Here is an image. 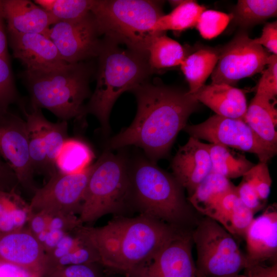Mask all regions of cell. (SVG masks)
I'll use <instances>...</instances> for the list:
<instances>
[{
	"label": "cell",
	"mask_w": 277,
	"mask_h": 277,
	"mask_svg": "<svg viewBox=\"0 0 277 277\" xmlns=\"http://www.w3.org/2000/svg\"><path fill=\"white\" fill-rule=\"evenodd\" d=\"M242 177L254 188L260 199L265 202L270 195L272 183L267 163L259 162Z\"/></svg>",
	"instance_id": "d590c367"
},
{
	"label": "cell",
	"mask_w": 277,
	"mask_h": 277,
	"mask_svg": "<svg viewBox=\"0 0 277 277\" xmlns=\"http://www.w3.org/2000/svg\"><path fill=\"white\" fill-rule=\"evenodd\" d=\"M232 18L231 13L205 10L200 16L195 27L204 38L210 39L223 32Z\"/></svg>",
	"instance_id": "d6a6232c"
},
{
	"label": "cell",
	"mask_w": 277,
	"mask_h": 277,
	"mask_svg": "<svg viewBox=\"0 0 277 277\" xmlns=\"http://www.w3.org/2000/svg\"><path fill=\"white\" fill-rule=\"evenodd\" d=\"M48 229L70 232L83 225L76 214L66 212L49 213Z\"/></svg>",
	"instance_id": "b9f144b4"
},
{
	"label": "cell",
	"mask_w": 277,
	"mask_h": 277,
	"mask_svg": "<svg viewBox=\"0 0 277 277\" xmlns=\"http://www.w3.org/2000/svg\"><path fill=\"white\" fill-rule=\"evenodd\" d=\"M191 236L196 250L197 277H238L247 267L235 238L210 217L200 221Z\"/></svg>",
	"instance_id": "ba28073f"
},
{
	"label": "cell",
	"mask_w": 277,
	"mask_h": 277,
	"mask_svg": "<svg viewBox=\"0 0 277 277\" xmlns=\"http://www.w3.org/2000/svg\"><path fill=\"white\" fill-rule=\"evenodd\" d=\"M78 228L67 233L51 251L46 254L45 270L57 260L75 250L84 242L85 239Z\"/></svg>",
	"instance_id": "f35d334b"
},
{
	"label": "cell",
	"mask_w": 277,
	"mask_h": 277,
	"mask_svg": "<svg viewBox=\"0 0 277 277\" xmlns=\"http://www.w3.org/2000/svg\"><path fill=\"white\" fill-rule=\"evenodd\" d=\"M192 95L218 115L245 119L247 104L242 89L225 84H211L203 85Z\"/></svg>",
	"instance_id": "ffe728a7"
},
{
	"label": "cell",
	"mask_w": 277,
	"mask_h": 277,
	"mask_svg": "<svg viewBox=\"0 0 277 277\" xmlns=\"http://www.w3.org/2000/svg\"><path fill=\"white\" fill-rule=\"evenodd\" d=\"M191 233L179 230L130 277H197Z\"/></svg>",
	"instance_id": "4fadbf2b"
},
{
	"label": "cell",
	"mask_w": 277,
	"mask_h": 277,
	"mask_svg": "<svg viewBox=\"0 0 277 277\" xmlns=\"http://www.w3.org/2000/svg\"><path fill=\"white\" fill-rule=\"evenodd\" d=\"M236 191L242 203L254 214L263 208L265 202L260 199L255 190L245 179L243 178L240 184L236 186Z\"/></svg>",
	"instance_id": "60d3db41"
},
{
	"label": "cell",
	"mask_w": 277,
	"mask_h": 277,
	"mask_svg": "<svg viewBox=\"0 0 277 277\" xmlns=\"http://www.w3.org/2000/svg\"><path fill=\"white\" fill-rule=\"evenodd\" d=\"M187 55L185 48L165 32L157 33L148 49V59L153 71L180 66Z\"/></svg>",
	"instance_id": "484cf974"
},
{
	"label": "cell",
	"mask_w": 277,
	"mask_h": 277,
	"mask_svg": "<svg viewBox=\"0 0 277 277\" xmlns=\"http://www.w3.org/2000/svg\"><path fill=\"white\" fill-rule=\"evenodd\" d=\"M244 270V275L238 277H277V263L270 265L261 263L247 267Z\"/></svg>",
	"instance_id": "7dc6e473"
},
{
	"label": "cell",
	"mask_w": 277,
	"mask_h": 277,
	"mask_svg": "<svg viewBox=\"0 0 277 277\" xmlns=\"http://www.w3.org/2000/svg\"><path fill=\"white\" fill-rule=\"evenodd\" d=\"M235 238L243 236L254 214L241 201L236 186L222 196L206 213Z\"/></svg>",
	"instance_id": "44dd1931"
},
{
	"label": "cell",
	"mask_w": 277,
	"mask_h": 277,
	"mask_svg": "<svg viewBox=\"0 0 277 277\" xmlns=\"http://www.w3.org/2000/svg\"><path fill=\"white\" fill-rule=\"evenodd\" d=\"M19 105L25 116L29 155L34 173L46 174L51 176L46 155V148L42 128V119L44 116L41 109L30 103L29 110L27 109L23 102Z\"/></svg>",
	"instance_id": "603a6c76"
},
{
	"label": "cell",
	"mask_w": 277,
	"mask_h": 277,
	"mask_svg": "<svg viewBox=\"0 0 277 277\" xmlns=\"http://www.w3.org/2000/svg\"><path fill=\"white\" fill-rule=\"evenodd\" d=\"M50 214L44 211L33 212L27 223V227L35 235L48 229Z\"/></svg>",
	"instance_id": "c3c4849f"
},
{
	"label": "cell",
	"mask_w": 277,
	"mask_h": 277,
	"mask_svg": "<svg viewBox=\"0 0 277 277\" xmlns=\"http://www.w3.org/2000/svg\"><path fill=\"white\" fill-rule=\"evenodd\" d=\"M105 38L98 55L96 86L85 113L94 115L103 129L109 130V117L117 98L126 91H132L148 81L153 71L148 55Z\"/></svg>",
	"instance_id": "3957f363"
},
{
	"label": "cell",
	"mask_w": 277,
	"mask_h": 277,
	"mask_svg": "<svg viewBox=\"0 0 277 277\" xmlns=\"http://www.w3.org/2000/svg\"><path fill=\"white\" fill-rule=\"evenodd\" d=\"M220 50L211 75V84L233 86L240 80L262 72L270 54L242 31Z\"/></svg>",
	"instance_id": "30bf717a"
},
{
	"label": "cell",
	"mask_w": 277,
	"mask_h": 277,
	"mask_svg": "<svg viewBox=\"0 0 277 277\" xmlns=\"http://www.w3.org/2000/svg\"><path fill=\"white\" fill-rule=\"evenodd\" d=\"M7 34L42 33L46 35L57 21L29 0H3Z\"/></svg>",
	"instance_id": "d6986e66"
},
{
	"label": "cell",
	"mask_w": 277,
	"mask_h": 277,
	"mask_svg": "<svg viewBox=\"0 0 277 277\" xmlns=\"http://www.w3.org/2000/svg\"><path fill=\"white\" fill-rule=\"evenodd\" d=\"M19 185L14 172L5 162L0 158V190L11 191L16 189Z\"/></svg>",
	"instance_id": "bcb514c9"
},
{
	"label": "cell",
	"mask_w": 277,
	"mask_h": 277,
	"mask_svg": "<svg viewBox=\"0 0 277 277\" xmlns=\"http://www.w3.org/2000/svg\"><path fill=\"white\" fill-rule=\"evenodd\" d=\"M33 211L16 191L0 190V233H7L26 227Z\"/></svg>",
	"instance_id": "d4e9b609"
},
{
	"label": "cell",
	"mask_w": 277,
	"mask_h": 277,
	"mask_svg": "<svg viewBox=\"0 0 277 277\" xmlns=\"http://www.w3.org/2000/svg\"><path fill=\"white\" fill-rule=\"evenodd\" d=\"M99 263L71 265L48 269L43 277H103L97 267Z\"/></svg>",
	"instance_id": "74e56055"
},
{
	"label": "cell",
	"mask_w": 277,
	"mask_h": 277,
	"mask_svg": "<svg viewBox=\"0 0 277 277\" xmlns=\"http://www.w3.org/2000/svg\"><path fill=\"white\" fill-rule=\"evenodd\" d=\"M130 201L143 214L176 228L192 217L183 187L173 176L149 160H140L130 170Z\"/></svg>",
	"instance_id": "8992f818"
},
{
	"label": "cell",
	"mask_w": 277,
	"mask_h": 277,
	"mask_svg": "<svg viewBox=\"0 0 277 277\" xmlns=\"http://www.w3.org/2000/svg\"><path fill=\"white\" fill-rule=\"evenodd\" d=\"M180 230L143 214L117 217L102 227L78 228L96 250L100 264L129 276Z\"/></svg>",
	"instance_id": "7a4b0ae2"
},
{
	"label": "cell",
	"mask_w": 277,
	"mask_h": 277,
	"mask_svg": "<svg viewBox=\"0 0 277 277\" xmlns=\"http://www.w3.org/2000/svg\"><path fill=\"white\" fill-rule=\"evenodd\" d=\"M14 57L28 71H45L66 64L53 42L42 33L7 34Z\"/></svg>",
	"instance_id": "9a60e30c"
},
{
	"label": "cell",
	"mask_w": 277,
	"mask_h": 277,
	"mask_svg": "<svg viewBox=\"0 0 277 277\" xmlns=\"http://www.w3.org/2000/svg\"><path fill=\"white\" fill-rule=\"evenodd\" d=\"M33 2L46 11L50 13L54 7L55 0H35Z\"/></svg>",
	"instance_id": "f907efd6"
},
{
	"label": "cell",
	"mask_w": 277,
	"mask_h": 277,
	"mask_svg": "<svg viewBox=\"0 0 277 277\" xmlns=\"http://www.w3.org/2000/svg\"><path fill=\"white\" fill-rule=\"evenodd\" d=\"M232 20L246 29L276 16V0H239L234 8Z\"/></svg>",
	"instance_id": "4dcf8cb0"
},
{
	"label": "cell",
	"mask_w": 277,
	"mask_h": 277,
	"mask_svg": "<svg viewBox=\"0 0 277 277\" xmlns=\"http://www.w3.org/2000/svg\"><path fill=\"white\" fill-rule=\"evenodd\" d=\"M246 240L247 267L267 261L276 262L277 256V208L268 206L249 226ZM246 267V268H247Z\"/></svg>",
	"instance_id": "2e32d148"
},
{
	"label": "cell",
	"mask_w": 277,
	"mask_h": 277,
	"mask_svg": "<svg viewBox=\"0 0 277 277\" xmlns=\"http://www.w3.org/2000/svg\"><path fill=\"white\" fill-rule=\"evenodd\" d=\"M93 168L94 164L76 174L56 171L46 184L34 192L29 203L32 211L79 213Z\"/></svg>",
	"instance_id": "7c38bea8"
},
{
	"label": "cell",
	"mask_w": 277,
	"mask_h": 277,
	"mask_svg": "<svg viewBox=\"0 0 277 277\" xmlns=\"http://www.w3.org/2000/svg\"><path fill=\"white\" fill-rule=\"evenodd\" d=\"M206 10L203 6L194 1L184 0L167 14H163L154 28L155 34L171 30L181 32L195 27L202 13Z\"/></svg>",
	"instance_id": "f546056e"
},
{
	"label": "cell",
	"mask_w": 277,
	"mask_h": 277,
	"mask_svg": "<svg viewBox=\"0 0 277 277\" xmlns=\"http://www.w3.org/2000/svg\"><path fill=\"white\" fill-rule=\"evenodd\" d=\"M168 2L170 4L171 6H172L173 8H175L178 5H179L183 2V1L175 0V1H169Z\"/></svg>",
	"instance_id": "816d5d0a"
},
{
	"label": "cell",
	"mask_w": 277,
	"mask_h": 277,
	"mask_svg": "<svg viewBox=\"0 0 277 277\" xmlns=\"http://www.w3.org/2000/svg\"><path fill=\"white\" fill-rule=\"evenodd\" d=\"M131 91L137 102L135 117L129 127L110 140L108 146L139 147L155 163L167 154L199 102L188 91L148 81Z\"/></svg>",
	"instance_id": "6da1fadb"
},
{
	"label": "cell",
	"mask_w": 277,
	"mask_h": 277,
	"mask_svg": "<svg viewBox=\"0 0 277 277\" xmlns=\"http://www.w3.org/2000/svg\"><path fill=\"white\" fill-rule=\"evenodd\" d=\"M93 0H55L50 13L57 22L74 20L89 13Z\"/></svg>",
	"instance_id": "e575fe53"
},
{
	"label": "cell",
	"mask_w": 277,
	"mask_h": 277,
	"mask_svg": "<svg viewBox=\"0 0 277 277\" xmlns=\"http://www.w3.org/2000/svg\"><path fill=\"white\" fill-rule=\"evenodd\" d=\"M211 168L208 144L191 136L179 148L171 163L173 176L189 196L211 172Z\"/></svg>",
	"instance_id": "e0dca14e"
},
{
	"label": "cell",
	"mask_w": 277,
	"mask_h": 277,
	"mask_svg": "<svg viewBox=\"0 0 277 277\" xmlns=\"http://www.w3.org/2000/svg\"><path fill=\"white\" fill-rule=\"evenodd\" d=\"M0 259L39 273L46 269V255L36 237L27 227L0 233Z\"/></svg>",
	"instance_id": "ac0fdd59"
},
{
	"label": "cell",
	"mask_w": 277,
	"mask_h": 277,
	"mask_svg": "<svg viewBox=\"0 0 277 277\" xmlns=\"http://www.w3.org/2000/svg\"><path fill=\"white\" fill-rule=\"evenodd\" d=\"M0 157L16 175L19 185L33 194V181L26 122L8 110L0 115Z\"/></svg>",
	"instance_id": "5bb4252c"
},
{
	"label": "cell",
	"mask_w": 277,
	"mask_h": 277,
	"mask_svg": "<svg viewBox=\"0 0 277 277\" xmlns=\"http://www.w3.org/2000/svg\"><path fill=\"white\" fill-rule=\"evenodd\" d=\"M184 129L191 137L254 153L259 162L267 163L276 154L277 150L263 142L244 120L215 114L199 124L187 125Z\"/></svg>",
	"instance_id": "9c48e42d"
},
{
	"label": "cell",
	"mask_w": 277,
	"mask_h": 277,
	"mask_svg": "<svg viewBox=\"0 0 277 277\" xmlns=\"http://www.w3.org/2000/svg\"><path fill=\"white\" fill-rule=\"evenodd\" d=\"M253 42L267 48L274 55L277 54L276 21L267 24L263 28L261 35L253 39Z\"/></svg>",
	"instance_id": "7bdbcfd3"
},
{
	"label": "cell",
	"mask_w": 277,
	"mask_h": 277,
	"mask_svg": "<svg viewBox=\"0 0 277 277\" xmlns=\"http://www.w3.org/2000/svg\"><path fill=\"white\" fill-rule=\"evenodd\" d=\"M48 36L67 64L90 61L97 58L102 39L91 11L80 18L58 21L49 28Z\"/></svg>",
	"instance_id": "8fae6325"
},
{
	"label": "cell",
	"mask_w": 277,
	"mask_h": 277,
	"mask_svg": "<svg viewBox=\"0 0 277 277\" xmlns=\"http://www.w3.org/2000/svg\"><path fill=\"white\" fill-rule=\"evenodd\" d=\"M276 104L275 98L256 92L244 121L263 142L277 150Z\"/></svg>",
	"instance_id": "7402d4cb"
},
{
	"label": "cell",
	"mask_w": 277,
	"mask_h": 277,
	"mask_svg": "<svg viewBox=\"0 0 277 277\" xmlns=\"http://www.w3.org/2000/svg\"><path fill=\"white\" fill-rule=\"evenodd\" d=\"M130 170L125 159L108 151L95 163L78 213L82 224L120 211L130 202Z\"/></svg>",
	"instance_id": "52a82bcc"
},
{
	"label": "cell",
	"mask_w": 277,
	"mask_h": 277,
	"mask_svg": "<svg viewBox=\"0 0 277 277\" xmlns=\"http://www.w3.org/2000/svg\"><path fill=\"white\" fill-rule=\"evenodd\" d=\"M84 238L85 241L80 246L69 254L57 260L46 270L51 268L71 265L99 263V258L96 250L87 239L84 236Z\"/></svg>",
	"instance_id": "8d00e7d4"
},
{
	"label": "cell",
	"mask_w": 277,
	"mask_h": 277,
	"mask_svg": "<svg viewBox=\"0 0 277 277\" xmlns=\"http://www.w3.org/2000/svg\"><path fill=\"white\" fill-rule=\"evenodd\" d=\"M93 157L92 150L86 143L68 138L56 158L55 166L57 171L62 173H79L91 165Z\"/></svg>",
	"instance_id": "f1b7e54d"
},
{
	"label": "cell",
	"mask_w": 277,
	"mask_h": 277,
	"mask_svg": "<svg viewBox=\"0 0 277 277\" xmlns=\"http://www.w3.org/2000/svg\"><path fill=\"white\" fill-rule=\"evenodd\" d=\"M95 71L90 60L49 70H24L21 76L31 104L67 121L85 115L84 102L91 95L89 83Z\"/></svg>",
	"instance_id": "277c9868"
},
{
	"label": "cell",
	"mask_w": 277,
	"mask_h": 277,
	"mask_svg": "<svg viewBox=\"0 0 277 277\" xmlns=\"http://www.w3.org/2000/svg\"><path fill=\"white\" fill-rule=\"evenodd\" d=\"M267 66V68L262 71L256 92L275 98L277 94L276 55H270Z\"/></svg>",
	"instance_id": "ab89813d"
},
{
	"label": "cell",
	"mask_w": 277,
	"mask_h": 277,
	"mask_svg": "<svg viewBox=\"0 0 277 277\" xmlns=\"http://www.w3.org/2000/svg\"><path fill=\"white\" fill-rule=\"evenodd\" d=\"M67 122L62 121L52 123L43 116L42 128L45 142L46 155L51 175L56 172V158L67 137Z\"/></svg>",
	"instance_id": "1f68e13d"
},
{
	"label": "cell",
	"mask_w": 277,
	"mask_h": 277,
	"mask_svg": "<svg viewBox=\"0 0 277 277\" xmlns=\"http://www.w3.org/2000/svg\"><path fill=\"white\" fill-rule=\"evenodd\" d=\"M211 161V172L228 179L243 176L255 164L243 155L229 148L215 144H208Z\"/></svg>",
	"instance_id": "4316f807"
},
{
	"label": "cell",
	"mask_w": 277,
	"mask_h": 277,
	"mask_svg": "<svg viewBox=\"0 0 277 277\" xmlns=\"http://www.w3.org/2000/svg\"><path fill=\"white\" fill-rule=\"evenodd\" d=\"M163 1L93 0L91 12L101 35L148 55L156 34L154 26L164 14Z\"/></svg>",
	"instance_id": "5b68a950"
},
{
	"label": "cell",
	"mask_w": 277,
	"mask_h": 277,
	"mask_svg": "<svg viewBox=\"0 0 277 277\" xmlns=\"http://www.w3.org/2000/svg\"><path fill=\"white\" fill-rule=\"evenodd\" d=\"M220 50L202 48L187 55L181 69L189 84L188 93L194 94L211 75L219 59Z\"/></svg>",
	"instance_id": "cb8c5ba5"
},
{
	"label": "cell",
	"mask_w": 277,
	"mask_h": 277,
	"mask_svg": "<svg viewBox=\"0 0 277 277\" xmlns=\"http://www.w3.org/2000/svg\"><path fill=\"white\" fill-rule=\"evenodd\" d=\"M19 101L10 58L0 57V115L8 110L10 104Z\"/></svg>",
	"instance_id": "836d02e7"
},
{
	"label": "cell",
	"mask_w": 277,
	"mask_h": 277,
	"mask_svg": "<svg viewBox=\"0 0 277 277\" xmlns=\"http://www.w3.org/2000/svg\"><path fill=\"white\" fill-rule=\"evenodd\" d=\"M67 233L68 232L48 228L35 236L47 254L55 247Z\"/></svg>",
	"instance_id": "f6af8a7d"
},
{
	"label": "cell",
	"mask_w": 277,
	"mask_h": 277,
	"mask_svg": "<svg viewBox=\"0 0 277 277\" xmlns=\"http://www.w3.org/2000/svg\"><path fill=\"white\" fill-rule=\"evenodd\" d=\"M8 36L4 15L3 0H0V57L9 58Z\"/></svg>",
	"instance_id": "681fc988"
},
{
	"label": "cell",
	"mask_w": 277,
	"mask_h": 277,
	"mask_svg": "<svg viewBox=\"0 0 277 277\" xmlns=\"http://www.w3.org/2000/svg\"><path fill=\"white\" fill-rule=\"evenodd\" d=\"M234 186L227 178L211 172L189 196V203L205 215L216 202Z\"/></svg>",
	"instance_id": "83f0119b"
},
{
	"label": "cell",
	"mask_w": 277,
	"mask_h": 277,
	"mask_svg": "<svg viewBox=\"0 0 277 277\" xmlns=\"http://www.w3.org/2000/svg\"><path fill=\"white\" fill-rule=\"evenodd\" d=\"M0 277H43L38 273L0 259Z\"/></svg>",
	"instance_id": "ee69618b"
}]
</instances>
